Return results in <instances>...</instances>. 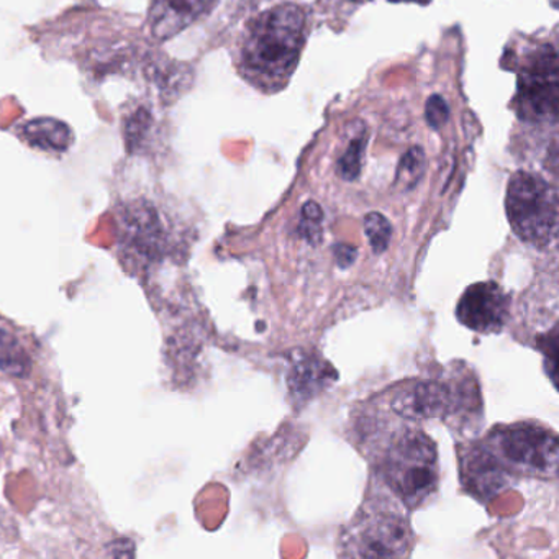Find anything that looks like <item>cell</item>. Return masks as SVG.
Returning <instances> with one entry per match:
<instances>
[{
    "label": "cell",
    "instance_id": "52a82bcc",
    "mask_svg": "<svg viewBox=\"0 0 559 559\" xmlns=\"http://www.w3.org/2000/svg\"><path fill=\"white\" fill-rule=\"evenodd\" d=\"M509 296L499 284L476 283L467 287L456 307V317L464 326L477 333H497L509 319Z\"/></svg>",
    "mask_w": 559,
    "mask_h": 559
},
{
    "label": "cell",
    "instance_id": "9c48e42d",
    "mask_svg": "<svg viewBox=\"0 0 559 559\" xmlns=\"http://www.w3.org/2000/svg\"><path fill=\"white\" fill-rule=\"evenodd\" d=\"M217 0H153L150 28L158 41L169 40L189 25L204 17Z\"/></svg>",
    "mask_w": 559,
    "mask_h": 559
},
{
    "label": "cell",
    "instance_id": "ac0fdd59",
    "mask_svg": "<svg viewBox=\"0 0 559 559\" xmlns=\"http://www.w3.org/2000/svg\"><path fill=\"white\" fill-rule=\"evenodd\" d=\"M323 212L317 202H307L302 209V221L300 231L309 241L319 240L322 235Z\"/></svg>",
    "mask_w": 559,
    "mask_h": 559
},
{
    "label": "cell",
    "instance_id": "e0dca14e",
    "mask_svg": "<svg viewBox=\"0 0 559 559\" xmlns=\"http://www.w3.org/2000/svg\"><path fill=\"white\" fill-rule=\"evenodd\" d=\"M152 116L145 109H136L129 117L126 126V139L130 152H136V150L145 146L146 136H148L150 129H152Z\"/></svg>",
    "mask_w": 559,
    "mask_h": 559
},
{
    "label": "cell",
    "instance_id": "9a60e30c",
    "mask_svg": "<svg viewBox=\"0 0 559 559\" xmlns=\"http://www.w3.org/2000/svg\"><path fill=\"white\" fill-rule=\"evenodd\" d=\"M425 166H427V162H425V153L424 150L415 148L408 150L404 156H402L401 163H399L397 168V186H401L402 189H412L414 186H417V182L420 181L421 176L425 173Z\"/></svg>",
    "mask_w": 559,
    "mask_h": 559
},
{
    "label": "cell",
    "instance_id": "d6986e66",
    "mask_svg": "<svg viewBox=\"0 0 559 559\" xmlns=\"http://www.w3.org/2000/svg\"><path fill=\"white\" fill-rule=\"evenodd\" d=\"M425 117H427L428 126H430L431 129H441V127L448 122V119H450V109H448L447 100L438 96V94L431 96L430 99L427 100Z\"/></svg>",
    "mask_w": 559,
    "mask_h": 559
},
{
    "label": "cell",
    "instance_id": "44dd1931",
    "mask_svg": "<svg viewBox=\"0 0 559 559\" xmlns=\"http://www.w3.org/2000/svg\"><path fill=\"white\" fill-rule=\"evenodd\" d=\"M392 2H415V4L425 5L428 4L430 0H392Z\"/></svg>",
    "mask_w": 559,
    "mask_h": 559
},
{
    "label": "cell",
    "instance_id": "ba28073f",
    "mask_svg": "<svg viewBox=\"0 0 559 559\" xmlns=\"http://www.w3.org/2000/svg\"><path fill=\"white\" fill-rule=\"evenodd\" d=\"M392 408L412 420L441 417L454 408V394L438 381H417L404 385L392 397Z\"/></svg>",
    "mask_w": 559,
    "mask_h": 559
},
{
    "label": "cell",
    "instance_id": "8992f818",
    "mask_svg": "<svg viewBox=\"0 0 559 559\" xmlns=\"http://www.w3.org/2000/svg\"><path fill=\"white\" fill-rule=\"evenodd\" d=\"M412 548L411 526L394 512L366 513L345 536V555L356 558H401Z\"/></svg>",
    "mask_w": 559,
    "mask_h": 559
},
{
    "label": "cell",
    "instance_id": "277c9868",
    "mask_svg": "<svg viewBox=\"0 0 559 559\" xmlns=\"http://www.w3.org/2000/svg\"><path fill=\"white\" fill-rule=\"evenodd\" d=\"M384 476L392 492L415 509L437 489L438 456L433 441L421 431L399 438L384 463Z\"/></svg>",
    "mask_w": 559,
    "mask_h": 559
},
{
    "label": "cell",
    "instance_id": "7c38bea8",
    "mask_svg": "<svg viewBox=\"0 0 559 559\" xmlns=\"http://www.w3.org/2000/svg\"><path fill=\"white\" fill-rule=\"evenodd\" d=\"M332 379H335V371L325 361L306 358L293 366L289 384L297 397L307 399L325 388Z\"/></svg>",
    "mask_w": 559,
    "mask_h": 559
},
{
    "label": "cell",
    "instance_id": "ffe728a7",
    "mask_svg": "<svg viewBox=\"0 0 559 559\" xmlns=\"http://www.w3.org/2000/svg\"><path fill=\"white\" fill-rule=\"evenodd\" d=\"M336 258H338L340 266H349L355 261L356 250L348 247V245H340V247H336Z\"/></svg>",
    "mask_w": 559,
    "mask_h": 559
},
{
    "label": "cell",
    "instance_id": "2e32d148",
    "mask_svg": "<svg viewBox=\"0 0 559 559\" xmlns=\"http://www.w3.org/2000/svg\"><path fill=\"white\" fill-rule=\"evenodd\" d=\"M365 231L376 254L384 253L388 250L389 243H391L392 227L384 215L379 212L366 215Z\"/></svg>",
    "mask_w": 559,
    "mask_h": 559
},
{
    "label": "cell",
    "instance_id": "7a4b0ae2",
    "mask_svg": "<svg viewBox=\"0 0 559 559\" xmlns=\"http://www.w3.org/2000/svg\"><path fill=\"white\" fill-rule=\"evenodd\" d=\"M507 217L516 237L536 248H548L558 237V194L549 182L519 171L510 179Z\"/></svg>",
    "mask_w": 559,
    "mask_h": 559
},
{
    "label": "cell",
    "instance_id": "8fae6325",
    "mask_svg": "<svg viewBox=\"0 0 559 559\" xmlns=\"http://www.w3.org/2000/svg\"><path fill=\"white\" fill-rule=\"evenodd\" d=\"M24 139L41 152L63 153L73 143V132L61 120L35 119L24 127Z\"/></svg>",
    "mask_w": 559,
    "mask_h": 559
},
{
    "label": "cell",
    "instance_id": "6da1fadb",
    "mask_svg": "<svg viewBox=\"0 0 559 559\" xmlns=\"http://www.w3.org/2000/svg\"><path fill=\"white\" fill-rule=\"evenodd\" d=\"M307 38V14L296 4H281L248 24L240 50V70L254 86L277 91L290 80Z\"/></svg>",
    "mask_w": 559,
    "mask_h": 559
},
{
    "label": "cell",
    "instance_id": "5bb4252c",
    "mask_svg": "<svg viewBox=\"0 0 559 559\" xmlns=\"http://www.w3.org/2000/svg\"><path fill=\"white\" fill-rule=\"evenodd\" d=\"M0 369L5 374L25 378L31 372V358L11 333L0 330Z\"/></svg>",
    "mask_w": 559,
    "mask_h": 559
},
{
    "label": "cell",
    "instance_id": "3957f363",
    "mask_svg": "<svg viewBox=\"0 0 559 559\" xmlns=\"http://www.w3.org/2000/svg\"><path fill=\"white\" fill-rule=\"evenodd\" d=\"M486 448L509 473L555 477L558 471V437L533 421L496 428L487 437Z\"/></svg>",
    "mask_w": 559,
    "mask_h": 559
},
{
    "label": "cell",
    "instance_id": "4fadbf2b",
    "mask_svg": "<svg viewBox=\"0 0 559 559\" xmlns=\"http://www.w3.org/2000/svg\"><path fill=\"white\" fill-rule=\"evenodd\" d=\"M366 142H368V132L365 123H353L348 145L336 163L340 178L345 181H355L358 178L362 168V158H365Z\"/></svg>",
    "mask_w": 559,
    "mask_h": 559
},
{
    "label": "cell",
    "instance_id": "30bf717a",
    "mask_svg": "<svg viewBox=\"0 0 559 559\" xmlns=\"http://www.w3.org/2000/svg\"><path fill=\"white\" fill-rule=\"evenodd\" d=\"M467 486L480 496H492L506 487L509 480V471L497 461L487 448L471 450L466 454V463L463 466Z\"/></svg>",
    "mask_w": 559,
    "mask_h": 559
},
{
    "label": "cell",
    "instance_id": "5b68a950",
    "mask_svg": "<svg viewBox=\"0 0 559 559\" xmlns=\"http://www.w3.org/2000/svg\"><path fill=\"white\" fill-rule=\"evenodd\" d=\"M558 53L551 45L533 48L519 71L515 106L525 122H556L559 107Z\"/></svg>",
    "mask_w": 559,
    "mask_h": 559
}]
</instances>
